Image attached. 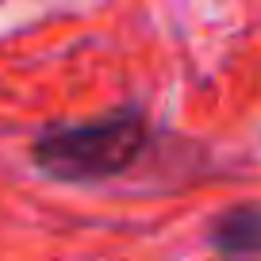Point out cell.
Instances as JSON below:
<instances>
[{
    "mask_svg": "<svg viewBox=\"0 0 261 261\" xmlns=\"http://www.w3.org/2000/svg\"><path fill=\"white\" fill-rule=\"evenodd\" d=\"M146 146V119L139 112H115L104 119L50 127L31 146V158L54 180H100L123 173Z\"/></svg>",
    "mask_w": 261,
    "mask_h": 261,
    "instance_id": "1",
    "label": "cell"
},
{
    "mask_svg": "<svg viewBox=\"0 0 261 261\" xmlns=\"http://www.w3.org/2000/svg\"><path fill=\"white\" fill-rule=\"evenodd\" d=\"M212 242L223 253H261V207H230L212 223Z\"/></svg>",
    "mask_w": 261,
    "mask_h": 261,
    "instance_id": "2",
    "label": "cell"
}]
</instances>
